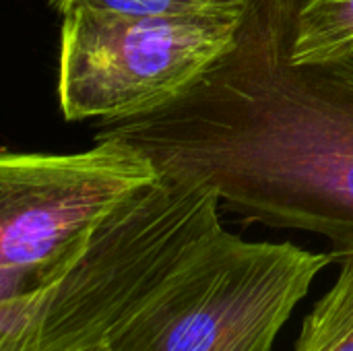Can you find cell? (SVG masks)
Wrapping results in <instances>:
<instances>
[{"label":"cell","mask_w":353,"mask_h":351,"mask_svg":"<svg viewBox=\"0 0 353 351\" xmlns=\"http://www.w3.org/2000/svg\"><path fill=\"white\" fill-rule=\"evenodd\" d=\"M300 0H246L225 54L170 103L116 137L161 174L199 182L246 221L300 230L353 250V54L292 58Z\"/></svg>","instance_id":"obj_1"},{"label":"cell","mask_w":353,"mask_h":351,"mask_svg":"<svg viewBox=\"0 0 353 351\" xmlns=\"http://www.w3.org/2000/svg\"><path fill=\"white\" fill-rule=\"evenodd\" d=\"M211 188L161 174L41 292L0 302V351H99L221 228Z\"/></svg>","instance_id":"obj_2"},{"label":"cell","mask_w":353,"mask_h":351,"mask_svg":"<svg viewBox=\"0 0 353 351\" xmlns=\"http://www.w3.org/2000/svg\"><path fill=\"white\" fill-rule=\"evenodd\" d=\"M339 257L221 228L99 351H271L316 275Z\"/></svg>","instance_id":"obj_3"},{"label":"cell","mask_w":353,"mask_h":351,"mask_svg":"<svg viewBox=\"0 0 353 351\" xmlns=\"http://www.w3.org/2000/svg\"><path fill=\"white\" fill-rule=\"evenodd\" d=\"M155 161L105 137L74 153L0 155V302L54 283L99 225L159 180Z\"/></svg>","instance_id":"obj_4"},{"label":"cell","mask_w":353,"mask_h":351,"mask_svg":"<svg viewBox=\"0 0 353 351\" xmlns=\"http://www.w3.org/2000/svg\"><path fill=\"white\" fill-rule=\"evenodd\" d=\"M240 19L62 14L58 101L64 118L120 122L170 103L225 54Z\"/></svg>","instance_id":"obj_5"},{"label":"cell","mask_w":353,"mask_h":351,"mask_svg":"<svg viewBox=\"0 0 353 351\" xmlns=\"http://www.w3.org/2000/svg\"><path fill=\"white\" fill-rule=\"evenodd\" d=\"M352 54L353 0H300L292 58L296 62H331Z\"/></svg>","instance_id":"obj_6"},{"label":"cell","mask_w":353,"mask_h":351,"mask_svg":"<svg viewBox=\"0 0 353 351\" xmlns=\"http://www.w3.org/2000/svg\"><path fill=\"white\" fill-rule=\"evenodd\" d=\"M339 261L333 288L304 319L296 351H353V250Z\"/></svg>","instance_id":"obj_7"},{"label":"cell","mask_w":353,"mask_h":351,"mask_svg":"<svg viewBox=\"0 0 353 351\" xmlns=\"http://www.w3.org/2000/svg\"><path fill=\"white\" fill-rule=\"evenodd\" d=\"M60 12L91 10L126 19H199L238 17L246 0H50Z\"/></svg>","instance_id":"obj_8"}]
</instances>
